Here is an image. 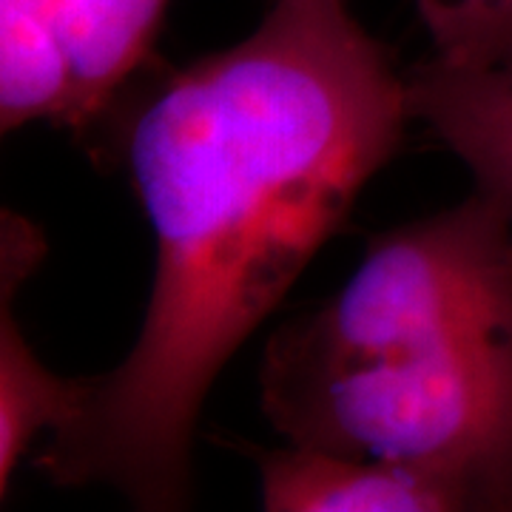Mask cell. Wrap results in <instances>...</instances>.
Wrapping results in <instances>:
<instances>
[{"instance_id": "cell-1", "label": "cell", "mask_w": 512, "mask_h": 512, "mask_svg": "<svg viewBox=\"0 0 512 512\" xmlns=\"http://www.w3.org/2000/svg\"><path fill=\"white\" fill-rule=\"evenodd\" d=\"M407 117V77L345 0H274L251 35L171 74L128 131L157 245L146 319L52 433L43 473L180 510L211 384L393 157Z\"/></svg>"}, {"instance_id": "cell-2", "label": "cell", "mask_w": 512, "mask_h": 512, "mask_svg": "<svg viewBox=\"0 0 512 512\" xmlns=\"http://www.w3.org/2000/svg\"><path fill=\"white\" fill-rule=\"evenodd\" d=\"M291 441L444 478L473 510H512V325L402 362L262 384Z\"/></svg>"}, {"instance_id": "cell-3", "label": "cell", "mask_w": 512, "mask_h": 512, "mask_svg": "<svg viewBox=\"0 0 512 512\" xmlns=\"http://www.w3.org/2000/svg\"><path fill=\"white\" fill-rule=\"evenodd\" d=\"M512 325V220L476 188L376 237L348 285L271 339L262 384L402 362Z\"/></svg>"}, {"instance_id": "cell-4", "label": "cell", "mask_w": 512, "mask_h": 512, "mask_svg": "<svg viewBox=\"0 0 512 512\" xmlns=\"http://www.w3.org/2000/svg\"><path fill=\"white\" fill-rule=\"evenodd\" d=\"M268 512H456L473 510L444 478L402 464L305 444L256 453Z\"/></svg>"}, {"instance_id": "cell-5", "label": "cell", "mask_w": 512, "mask_h": 512, "mask_svg": "<svg viewBox=\"0 0 512 512\" xmlns=\"http://www.w3.org/2000/svg\"><path fill=\"white\" fill-rule=\"evenodd\" d=\"M407 106L512 220V49L473 69L424 63L407 74Z\"/></svg>"}, {"instance_id": "cell-6", "label": "cell", "mask_w": 512, "mask_h": 512, "mask_svg": "<svg viewBox=\"0 0 512 512\" xmlns=\"http://www.w3.org/2000/svg\"><path fill=\"white\" fill-rule=\"evenodd\" d=\"M168 0H60V37L69 66L63 123L83 128L109 106L148 55Z\"/></svg>"}, {"instance_id": "cell-7", "label": "cell", "mask_w": 512, "mask_h": 512, "mask_svg": "<svg viewBox=\"0 0 512 512\" xmlns=\"http://www.w3.org/2000/svg\"><path fill=\"white\" fill-rule=\"evenodd\" d=\"M69 100L60 0H0V126L55 120Z\"/></svg>"}, {"instance_id": "cell-8", "label": "cell", "mask_w": 512, "mask_h": 512, "mask_svg": "<svg viewBox=\"0 0 512 512\" xmlns=\"http://www.w3.org/2000/svg\"><path fill=\"white\" fill-rule=\"evenodd\" d=\"M15 296L0 299V495L6 498L20 458L32 441L49 430L60 433L80 413L89 379H63L40 362L26 342L18 316L9 308Z\"/></svg>"}, {"instance_id": "cell-9", "label": "cell", "mask_w": 512, "mask_h": 512, "mask_svg": "<svg viewBox=\"0 0 512 512\" xmlns=\"http://www.w3.org/2000/svg\"><path fill=\"white\" fill-rule=\"evenodd\" d=\"M444 66H487L512 49V0H416Z\"/></svg>"}]
</instances>
